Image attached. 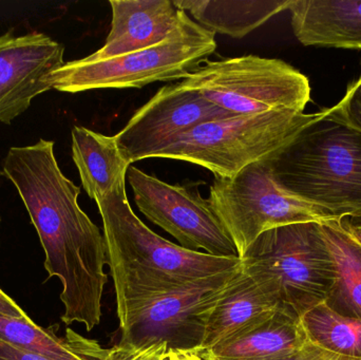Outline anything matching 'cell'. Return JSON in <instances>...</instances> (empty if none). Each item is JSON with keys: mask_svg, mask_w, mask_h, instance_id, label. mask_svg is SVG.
<instances>
[{"mask_svg": "<svg viewBox=\"0 0 361 360\" xmlns=\"http://www.w3.org/2000/svg\"><path fill=\"white\" fill-rule=\"evenodd\" d=\"M2 169L37 230L47 272L63 285L61 321L92 331L101 323L107 255L104 234L78 204L80 188L59 168L53 141L10 148Z\"/></svg>", "mask_w": 361, "mask_h": 360, "instance_id": "cell-1", "label": "cell"}, {"mask_svg": "<svg viewBox=\"0 0 361 360\" xmlns=\"http://www.w3.org/2000/svg\"><path fill=\"white\" fill-rule=\"evenodd\" d=\"M97 204L120 327L130 313L150 300L241 266L240 258L190 251L159 236L133 213L126 192L110 194Z\"/></svg>", "mask_w": 361, "mask_h": 360, "instance_id": "cell-2", "label": "cell"}, {"mask_svg": "<svg viewBox=\"0 0 361 360\" xmlns=\"http://www.w3.org/2000/svg\"><path fill=\"white\" fill-rule=\"evenodd\" d=\"M267 159L284 190L336 217L361 216V135L328 109Z\"/></svg>", "mask_w": 361, "mask_h": 360, "instance_id": "cell-3", "label": "cell"}, {"mask_svg": "<svg viewBox=\"0 0 361 360\" xmlns=\"http://www.w3.org/2000/svg\"><path fill=\"white\" fill-rule=\"evenodd\" d=\"M216 50L214 33L180 10L178 25L160 44L105 61L84 57L68 61L52 72L47 82L66 93L142 88L154 82L184 80Z\"/></svg>", "mask_w": 361, "mask_h": 360, "instance_id": "cell-4", "label": "cell"}, {"mask_svg": "<svg viewBox=\"0 0 361 360\" xmlns=\"http://www.w3.org/2000/svg\"><path fill=\"white\" fill-rule=\"evenodd\" d=\"M324 113L274 111L210 120L180 133L152 158L193 163L216 178H231L275 154Z\"/></svg>", "mask_w": 361, "mask_h": 360, "instance_id": "cell-5", "label": "cell"}, {"mask_svg": "<svg viewBox=\"0 0 361 360\" xmlns=\"http://www.w3.org/2000/svg\"><path fill=\"white\" fill-rule=\"evenodd\" d=\"M240 259L244 270L275 285L282 308L299 319L326 302L336 283L334 260L319 223L267 230Z\"/></svg>", "mask_w": 361, "mask_h": 360, "instance_id": "cell-6", "label": "cell"}, {"mask_svg": "<svg viewBox=\"0 0 361 360\" xmlns=\"http://www.w3.org/2000/svg\"><path fill=\"white\" fill-rule=\"evenodd\" d=\"M233 116L305 112L311 101L309 78L280 59L245 55L206 61L179 82Z\"/></svg>", "mask_w": 361, "mask_h": 360, "instance_id": "cell-7", "label": "cell"}, {"mask_svg": "<svg viewBox=\"0 0 361 360\" xmlns=\"http://www.w3.org/2000/svg\"><path fill=\"white\" fill-rule=\"evenodd\" d=\"M208 203L235 243L238 256L267 230L298 223L324 224L339 218L279 185L267 159L231 178H214Z\"/></svg>", "mask_w": 361, "mask_h": 360, "instance_id": "cell-8", "label": "cell"}, {"mask_svg": "<svg viewBox=\"0 0 361 360\" xmlns=\"http://www.w3.org/2000/svg\"><path fill=\"white\" fill-rule=\"evenodd\" d=\"M239 268L193 281L133 311L120 327L118 346L142 350L166 344L169 349L200 350L210 310Z\"/></svg>", "mask_w": 361, "mask_h": 360, "instance_id": "cell-9", "label": "cell"}, {"mask_svg": "<svg viewBox=\"0 0 361 360\" xmlns=\"http://www.w3.org/2000/svg\"><path fill=\"white\" fill-rule=\"evenodd\" d=\"M127 175L141 213L177 239L180 247L204 249L216 257L239 258L233 239L197 190L171 185L137 167H129Z\"/></svg>", "mask_w": 361, "mask_h": 360, "instance_id": "cell-10", "label": "cell"}, {"mask_svg": "<svg viewBox=\"0 0 361 360\" xmlns=\"http://www.w3.org/2000/svg\"><path fill=\"white\" fill-rule=\"evenodd\" d=\"M231 116H235L178 82L162 87L137 110L116 135V141L123 158L131 165L152 158L157 150L180 133L203 123Z\"/></svg>", "mask_w": 361, "mask_h": 360, "instance_id": "cell-11", "label": "cell"}, {"mask_svg": "<svg viewBox=\"0 0 361 360\" xmlns=\"http://www.w3.org/2000/svg\"><path fill=\"white\" fill-rule=\"evenodd\" d=\"M63 53V44L42 32L0 35V123L10 125L52 89L47 80L65 63Z\"/></svg>", "mask_w": 361, "mask_h": 360, "instance_id": "cell-12", "label": "cell"}, {"mask_svg": "<svg viewBox=\"0 0 361 360\" xmlns=\"http://www.w3.org/2000/svg\"><path fill=\"white\" fill-rule=\"evenodd\" d=\"M279 308H282L281 300L275 285L240 266L210 310L203 342L197 351L209 350L242 328Z\"/></svg>", "mask_w": 361, "mask_h": 360, "instance_id": "cell-13", "label": "cell"}, {"mask_svg": "<svg viewBox=\"0 0 361 360\" xmlns=\"http://www.w3.org/2000/svg\"><path fill=\"white\" fill-rule=\"evenodd\" d=\"M111 30L105 44L87 56L105 61L160 44L175 29L180 10L171 0H110Z\"/></svg>", "mask_w": 361, "mask_h": 360, "instance_id": "cell-14", "label": "cell"}, {"mask_svg": "<svg viewBox=\"0 0 361 360\" xmlns=\"http://www.w3.org/2000/svg\"><path fill=\"white\" fill-rule=\"evenodd\" d=\"M307 340L300 319L279 308L209 350L197 352L205 360H267L290 354Z\"/></svg>", "mask_w": 361, "mask_h": 360, "instance_id": "cell-15", "label": "cell"}, {"mask_svg": "<svg viewBox=\"0 0 361 360\" xmlns=\"http://www.w3.org/2000/svg\"><path fill=\"white\" fill-rule=\"evenodd\" d=\"M288 11L303 46L361 51V0H290Z\"/></svg>", "mask_w": 361, "mask_h": 360, "instance_id": "cell-16", "label": "cell"}, {"mask_svg": "<svg viewBox=\"0 0 361 360\" xmlns=\"http://www.w3.org/2000/svg\"><path fill=\"white\" fill-rule=\"evenodd\" d=\"M71 137L72 159L88 196L99 202L110 194L126 192L130 164L123 158L116 135L108 137L75 126Z\"/></svg>", "mask_w": 361, "mask_h": 360, "instance_id": "cell-17", "label": "cell"}, {"mask_svg": "<svg viewBox=\"0 0 361 360\" xmlns=\"http://www.w3.org/2000/svg\"><path fill=\"white\" fill-rule=\"evenodd\" d=\"M59 325L44 329L29 317L0 315V340L27 352L53 360H104L112 349H104L97 340H88L67 328L66 334L57 335Z\"/></svg>", "mask_w": 361, "mask_h": 360, "instance_id": "cell-18", "label": "cell"}, {"mask_svg": "<svg viewBox=\"0 0 361 360\" xmlns=\"http://www.w3.org/2000/svg\"><path fill=\"white\" fill-rule=\"evenodd\" d=\"M173 4L179 10L188 11L212 33L242 38L288 10L290 0H177Z\"/></svg>", "mask_w": 361, "mask_h": 360, "instance_id": "cell-19", "label": "cell"}, {"mask_svg": "<svg viewBox=\"0 0 361 360\" xmlns=\"http://www.w3.org/2000/svg\"><path fill=\"white\" fill-rule=\"evenodd\" d=\"M336 268V283L326 304L343 316L361 319V245L336 221L320 224Z\"/></svg>", "mask_w": 361, "mask_h": 360, "instance_id": "cell-20", "label": "cell"}, {"mask_svg": "<svg viewBox=\"0 0 361 360\" xmlns=\"http://www.w3.org/2000/svg\"><path fill=\"white\" fill-rule=\"evenodd\" d=\"M307 340L335 354L361 359V319L343 316L326 302L300 318Z\"/></svg>", "mask_w": 361, "mask_h": 360, "instance_id": "cell-21", "label": "cell"}, {"mask_svg": "<svg viewBox=\"0 0 361 360\" xmlns=\"http://www.w3.org/2000/svg\"><path fill=\"white\" fill-rule=\"evenodd\" d=\"M328 116L361 135V74L349 85L341 101L329 108Z\"/></svg>", "mask_w": 361, "mask_h": 360, "instance_id": "cell-22", "label": "cell"}, {"mask_svg": "<svg viewBox=\"0 0 361 360\" xmlns=\"http://www.w3.org/2000/svg\"><path fill=\"white\" fill-rule=\"evenodd\" d=\"M267 360H361L358 359H352V357L343 356V355L335 354L330 351L324 350L320 347L316 346L313 342L307 340V344L290 353V354L284 355V356L276 357V359Z\"/></svg>", "mask_w": 361, "mask_h": 360, "instance_id": "cell-23", "label": "cell"}, {"mask_svg": "<svg viewBox=\"0 0 361 360\" xmlns=\"http://www.w3.org/2000/svg\"><path fill=\"white\" fill-rule=\"evenodd\" d=\"M116 360H167L166 344L154 345L142 350H128L116 345Z\"/></svg>", "mask_w": 361, "mask_h": 360, "instance_id": "cell-24", "label": "cell"}, {"mask_svg": "<svg viewBox=\"0 0 361 360\" xmlns=\"http://www.w3.org/2000/svg\"><path fill=\"white\" fill-rule=\"evenodd\" d=\"M341 230L361 245V216L341 217L337 220Z\"/></svg>", "mask_w": 361, "mask_h": 360, "instance_id": "cell-25", "label": "cell"}, {"mask_svg": "<svg viewBox=\"0 0 361 360\" xmlns=\"http://www.w3.org/2000/svg\"><path fill=\"white\" fill-rule=\"evenodd\" d=\"M0 315L16 317V318L27 317V314L19 308L18 304L12 298L8 297L1 289H0Z\"/></svg>", "mask_w": 361, "mask_h": 360, "instance_id": "cell-26", "label": "cell"}, {"mask_svg": "<svg viewBox=\"0 0 361 360\" xmlns=\"http://www.w3.org/2000/svg\"><path fill=\"white\" fill-rule=\"evenodd\" d=\"M167 360H205L197 350H182V349H169Z\"/></svg>", "mask_w": 361, "mask_h": 360, "instance_id": "cell-27", "label": "cell"}, {"mask_svg": "<svg viewBox=\"0 0 361 360\" xmlns=\"http://www.w3.org/2000/svg\"><path fill=\"white\" fill-rule=\"evenodd\" d=\"M0 175H1V171H0Z\"/></svg>", "mask_w": 361, "mask_h": 360, "instance_id": "cell-28", "label": "cell"}]
</instances>
